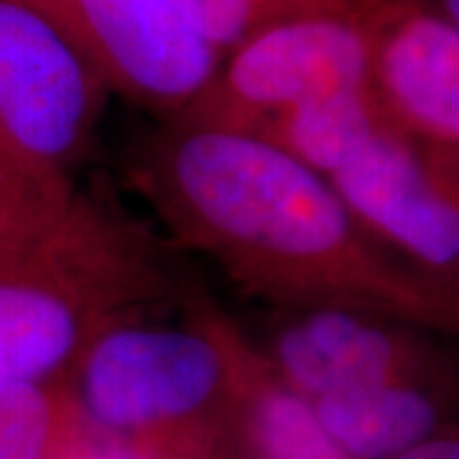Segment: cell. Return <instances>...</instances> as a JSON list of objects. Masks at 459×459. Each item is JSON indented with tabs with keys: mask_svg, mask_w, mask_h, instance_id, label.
Here are the masks:
<instances>
[{
	"mask_svg": "<svg viewBox=\"0 0 459 459\" xmlns=\"http://www.w3.org/2000/svg\"><path fill=\"white\" fill-rule=\"evenodd\" d=\"M385 123L370 90L337 92L304 102L263 126L261 135L299 164L329 179Z\"/></svg>",
	"mask_w": 459,
	"mask_h": 459,
	"instance_id": "12",
	"label": "cell"
},
{
	"mask_svg": "<svg viewBox=\"0 0 459 459\" xmlns=\"http://www.w3.org/2000/svg\"><path fill=\"white\" fill-rule=\"evenodd\" d=\"M238 444L243 459H352L322 427L312 403L271 370L250 334Z\"/></svg>",
	"mask_w": 459,
	"mask_h": 459,
	"instance_id": "11",
	"label": "cell"
},
{
	"mask_svg": "<svg viewBox=\"0 0 459 459\" xmlns=\"http://www.w3.org/2000/svg\"><path fill=\"white\" fill-rule=\"evenodd\" d=\"M370 90L362 0H332L281 16L222 54L204 100L184 117L258 133L304 102Z\"/></svg>",
	"mask_w": 459,
	"mask_h": 459,
	"instance_id": "4",
	"label": "cell"
},
{
	"mask_svg": "<svg viewBox=\"0 0 459 459\" xmlns=\"http://www.w3.org/2000/svg\"><path fill=\"white\" fill-rule=\"evenodd\" d=\"M325 3L332 0H181L186 13L195 18L220 54L276 18Z\"/></svg>",
	"mask_w": 459,
	"mask_h": 459,
	"instance_id": "15",
	"label": "cell"
},
{
	"mask_svg": "<svg viewBox=\"0 0 459 459\" xmlns=\"http://www.w3.org/2000/svg\"><path fill=\"white\" fill-rule=\"evenodd\" d=\"M166 238L80 195L44 235L0 247V391L69 377L100 332L202 291Z\"/></svg>",
	"mask_w": 459,
	"mask_h": 459,
	"instance_id": "2",
	"label": "cell"
},
{
	"mask_svg": "<svg viewBox=\"0 0 459 459\" xmlns=\"http://www.w3.org/2000/svg\"><path fill=\"white\" fill-rule=\"evenodd\" d=\"M95 66L110 95L171 120L204 100L222 54L181 0H33Z\"/></svg>",
	"mask_w": 459,
	"mask_h": 459,
	"instance_id": "6",
	"label": "cell"
},
{
	"mask_svg": "<svg viewBox=\"0 0 459 459\" xmlns=\"http://www.w3.org/2000/svg\"><path fill=\"white\" fill-rule=\"evenodd\" d=\"M247 334L271 370L309 403L459 355V340L449 334L360 307L271 309L261 329Z\"/></svg>",
	"mask_w": 459,
	"mask_h": 459,
	"instance_id": "7",
	"label": "cell"
},
{
	"mask_svg": "<svg viewBox=\"0 0 459 459\" xmlns=\"http://www.w3.org/2000/svg\"><path fill=\"white\" fill-rule=\"evenodd\" d=\"M352 459H398L459 424V355L421 373L312 401Z\"/></svg>",
	"mask_w": 459,
	"mask_h": 459,
	"instance_id": "10",
	"label": "cell"
},
{
	"mask_svg": "<svg viewBox=\"0 0 459 459\" xmlns=\"http://www.w3.org/2000/svg\"><path fill=\"white\" fill-rule=\"evenodd\" d=\"M133 192L166 240L286 307H360L459 340V283L377 240L334 186L261 133L156 120L128 151Z\"/></svg>",
	"mask_w": 459,
	"mask_h": 459,
	"instance_id": "1",
	"label": "cell"
},
{
	"mask_svg": "<svg viewBox=\"0 0 459 459\" xmlns=\"http://www.w3.org/2000/svg\"><path fill=\"white\" fill-rule=\"evenodd\" d=\"M370 92L398 131L459 151V26L419 0H362Z\"/></svg>",
	"mask_w": 459,
	"mask_h": 459,
	"instance_id": "9",
	"label": "cell"
},
{
	"mask_svg": "<svg viewBox=\"0 0 459 459\" xmlns=\"http://www.w3.org/2000/svg\"><path fill=\"white\" fill-rule=\"evenodd\" d=\"M110 90L69 33L33 0H0V146L72 184Z\"/></svg>",
	"mask_w": 459,
	"mask_h": 459,
	"instance_id": "5",
	"label": "cell"
},
{
	"mask_svg": "<svg viewBox=\"0 0 459 459\" xmlns=\"http://www.w3.org/2000/svg\"><path fill=\"white\" fill-rule=\"evenodd\" d=\"M247 329L204 289L100 332L69 373L84 424L156 459H243Z\"/></svg>",
	"mask_w": 459,
	"mask_h": 459,
	"instance_id": "3",
	"label": "cell"
},
{
	"mask_svg": "<svg viewBox=\"0 0 459 459\" xmlns=\"http://www.w3.org/2000/svg\"><path fill=\"white\" fill-rule=\"evenodd\" d=\"M82 431L69 377L0 391V459H69Z\"/></svg>",
	"mask_w": 459,
	"mask_h": 459,
	"instance_id": "13",
	"label": "cell"
},
{
	"mask_svg": "<svg viewBox=\"0 0 459 459\" xmlns=\"http://www.w3.org/2000/svg\"><path fill=\"white\" fill-rule=\"evenodd\" d=\"M69 459H156L151 457L148 452L133 446L128 442H120L115 437H108V434H100L95 429H90L84 424L82 437L74 446L72 457Z\"/></svg>",
	"mask_w": 459,
	"mask_h": 459,
	"instance_id": "16",
	"label": "cell"
},
{
	"mask_svg": "<svg viewBox=\"0 0 459 459\" xmlns=\"http://www.w3.org/2000/svg\"><path fill=\"white\" fill-rule=\"evenodd\" d=\"M398 459H459V424L444 429L442 434H437L434 439H429Z\"/></svg>",
	"mask_w": 459,
	"mask_h": 459,
	"instance_id": "17",
	"label": "cell"
},
{
	"mask_svg": "<svg viewBox=\"0 0 459 459\" xmlns=\"http://www.w3.org/2000/svg\"><path fill=\"white\" fill-rule=\"evenodd\" d=\"M74 197V184L33 171L0 146V247L44 235L69 212Z\"/></svg>",
	"mask_w": 459,
	"mask_h": 459,
	"instance_id": "14",
	"label": "cell"
},
{
	"mask_svg": "<svg viewBox=\"0 0 459 459\" xmlns=\"http://www.w3.org/2000/svg\"><path fill=\"white\" fill-rule=\"evenodd\" d=\"M419 3L459 26V0H419Z\"/></svg>",
	"mask_w": 459,
	"mask_h": 459,
	"instance_id": "18",
	"label": "cell"
},
{
	"mask_svg": "<svg viewBox=\"0 0 459 459\" xmlns=\"http://www.w3.org/2000/svg\"><path fill=\"white\" fill-rule=\"evenodd\" d=\"M329 184L377 240L459 283V151L385 120Z\"/></svg>",
	"mask_w": 459,
	"mask_h": 459,
	"instance_id": "8",
	"label": "cell"
}]
</instances>
